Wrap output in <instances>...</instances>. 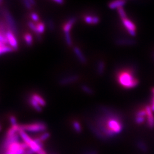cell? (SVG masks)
<instances>
[{"label":"cell","mask_w":154,"mask_h":154,"mask_svg":"<svg viewBox=\"0 0 154 154\" xmlns=\"http://www.w3.org/2000/svg\"><path fill=\"white\" fill-rule=\"evenodd\" d=\"M107 139L121 133L124 124L121 115L116 111L102 107L92 123Z\"/></svg>","instance_id":"1"},{"label":"cell","mask_w":154,"mask_h":154,"mask_svg":"<svg viewBox=\"0 0 154 154\" xmlns=\"http://www.w3.org/2000/svg\"><path fill=\"white\" fill-rule=\"evenodd\" d=\"M116 79L119 85L126 89L135 88L139 84V80L132 68H124L119 70L117 73Z\"/></svg>","instance_id":"2"},{"label":"cell","mask_w":154,"mask_h":154,"mask_svg":"<svg viewBox=\"0 0 154 154\" xmlns=\"http://www.w3.org/2000/svg\"><path fill=\"white\" fill-rule=\"evenodd\" d=\"M20 128L26 132L28 131L32 133H44L46 132L47 129L46 124L42 122H37L30 124H21L20 125Z\"/></svg>","instance_id":"3"},{"label":"cell","mask_w":154,"mask_h":154,"mask_svg":"<svg viewBox=\"0 0 154 154\" xmlns=\"http://www.w3.org/2000/svg\"><path fill=\"white\" fill-rule=\"evenodd\" d=\"M2 14L5 19V21L8 25V27L11 29V32L14 33L16 36L18 35V30L16 21L11 15L10 11L8 9H3L2 11Z\"/></svg>","instance_id":"4"},{"label":"cell","mask_w":154,"mask_h":154,"mask_svg":"<svg viewBox=\"0 0 154 154\" xmlns=\"http://www.w3.org/2000/svg\"><path fill=\"white\" fill-rule=\"evenodd\" d=\"M121 20L123 25L127 30L129 34L132 37H135L136 34V26L134 24V23L128 18L122 19Z\"/></svg>","instance_id":"5"},{"label":"cell","mask_w":154,"mask_h":154,"mask_svg":"<svg viewBox=\"0 0 154 154\" xmlns=\"http://www.w3.org/2000/svg\"><path fill=\"white\" fill-rule=\"evenodd\" d=\"M6 36L8 38L9 46L13 49L14 51L18 50L19 46L16 35L13 33L11 30H9L6 33Z\"/></svg>","instance_id":"6"},{"label":"cell","mask_w":154,"mask_h":154,"mask_svg":"<svg viewBox=\"0 0 154 154\" xmlns=\"http://www.w3.org/2000/svg\"><path fill=\"white\" fill-rule=\"evenodd\" d=\"M145 110L147 113V126L150 129L154 128V116L153 115V111L150 106H146Z\"/></svg>","instance_id":"7"},{"label":"cell","mask_w":154,"mask_h":154,"mask_svg":"<svg viewBox=\"0 0 154 154\" xmlns=\"http://www.w3.org/2000/svg\"><path fill=\"white\" fill-rule=\"evenodd\" d=\"M79 79V77L78 75H73L69 77H65L64 78H62L59 81V84L61 85H67L77 82Z\"/></svg>","instance_id":"8"},{"label":"cell","mask_w":154,"mask_h":154,"mask_svg":"<svg viewBox=\"0 0 154 154\" xmlns=\"http://www.w3.org/2000/svg\"><path fill=\"white\" fill-rule=\"evenodd\" d=\"M115 44L119 46H132L136 44V41L130 38H119L115 41Z\"/></svg>","instance_id":"9"},{"label":"cell","mask_w":154,"mask_h":154,"mask_svg":"<svg viewBox=\"0 0 154 154\" xmlns=\"http://www.w3.org/2000/svg\"><path fill=\"white\" fill-rule=\"evenodd\" d=\"M76 22V18L72 17L70 18L63 26V30L65 34L70 33V30L73 26V25Z\"/></svg>","instance_id":"10"},{"label":"cell","mask_w":154,"mask_h":154,"mask_svg":"<svg viewBox=\"0 0 154 154\" xmlns=\"http://www.w3.org/2000/svg\"><path fill=\"white\" fill-rule=\"evenodd\" d=\"M126 3V1L123 0H119V1H115L110 2L108 4V6L110 9H116L117 10L121 8H123Z\"/></svg>","instance_id":"11"},{"label":"cell","mask_w":154,"mask_h":154,"mask_svg":"<svg viewBox=\"0 0 154 154\" xmlns=\"http://www.w3.org/2000/svg\"><path fill=\"white\" fill-rule=\"evenodd\" d=\"M73 50H74V52L76 55L78 59L80 61V62H81L82 64H86L87 62V59H86L85 56L83 55L81 50L77 46L74 47Z\"/></svg>","instance_id":"12"},{"label":"cell","mask_w":154,"mask_h":154,"mask_svg":"<svg viewBox=\"0 0 154 154\" xmlns=\"http://www.w3.org/2000/svg\"><path fill=\"white\" fill-rule=\"evenodd\" d=\"M99 18L96 16L86 15L84 17V21L88 25H97L99 22Z\"/></svg>","instance_id":"13"},{"label":"cell","mask_w":154,"mask_h":154,"mask_svg":"<svg viewBox=\"0 0 154 154\" xmlns=\"http://www.w3.org/2000/svg\"><path fill=\"white\" fill-rule=\"evenodd\" d=\"M18 134L20 135V136L22 138L23 141L24 143H26L28 144H29L30 142L32 141L33 139H32L28 135V134L24 130H23L22 129H21L20 128V130L18 131Z\"/></svg>","instance_id":"14"},{"label":"cell","mask_w":154,"mask_h":154,"mask_svg":"<svg viewBox=\"0 0 154 154\" xmlns=\"http://www.w3.org/2000/svg\"><path fill=\"white\" fill-rule=\"evenodd\" d=\"M32 98L34 99L35 101H37L38 104L41 106V107H45L46 105V102L44 98L43 97H42L40 95H39L37 93H34L31 96H30Z\"/></svg>","instance_id":"15"},{"label":"cell","mask_w":154,"mask_h":154,"mask_svg":"<svg viewBox=\"0 0 154 154\" xmlns=\"http://www.w3.org/2000/svg\"><path fill=\"white\" fill-rule=\"evenodd\" d=\"M29 103L37 112H41L42 111V107L38 104V103L37 101H35L31 97H30L29 99Z\"/></svg>","instance_id":"16"},{"label":"cell","mask_w":154,"mask_h":154,"mask_svg":"<svg viewBox=\"0 0 154 154\" xmlns=\"http://www.w3.org/2000/svg\"><path fill=\"white\" fill-rule=\"evenodd\" d=\"M23 40L25 44L28 46H31L33 45V35L30 33H25L23 35Z\"/></svg>","instance_id":"17"},{"label":"cell","mask_w":154,"mask_h":154,"mask_svg":"<svg viewBox=\"0 0 154 154\" xmlns=\"http://www.w3.org/2000/svg\"><path fill=\"white\" fill-rule=\"evenodd\" d=\"M97 70L99 76H102L104 74L105 70V64L103 61H98Z\"/></svg>","instance_id":"18"},{"label":"cell","mask_w":154,"mask_h":154,"mask_svg":"<svg viewBox=\"0 0 154 154\" xmlns=\"http://www.w3.org/2000/svg\"><path fill=\"white\" fill-rule=\"evenodd\" d=\"M136 146L138 147V148L143 153H147L148 151V147L146 145V144L144 143L143 141H139L138 142H137L136 143Z\"/></svg>","instance_id":"19"},{"label":"cell","mask_w":154,"mask_h":154,"mask_svg":"<svg viewBox=\"0 0 154 154\" xmlns=\"http://www.w3.org/2000/svg\"><path fill=\"white\" fill-rule=\"evenodd\" d=\"M35 23H36V26H37V30H38V33L41 35L44 34L45 30V24L44 22L40 21Z\"/></svg>","instance_id":"20"},{"label":"cell","mask_w":154,"mask_h":154,"mask_svg":"<svg viewBox=\"0 0 154 154\" xmlns=\"http://www.w3.org/2000/svg\"><path fill=\"white\" fill-rule=\"evenodd\" d=\"M72 126L74 131L77 133H81L82 132V127L80 123L77 121H73L72 122Z\"/></svg>","instance_id":"21"},{"label":"cell","mask_w":154,"mask_h":154,"mask_svg":"<svg viewBox=\"0 0 154 154\" xmlns=\"http://www.w3.org/2000/svg\"><path fill=\"white\" fill-rule=\"evenodd\" d=\"M30 17L32 21L34 23H38V22H40V16L35 12L32 11L30 14Z\"/></svg>","instance_id":"22"},{"label":"cell","mask_w":154,"mask_h":154,"mask_svg":"<svg viewBox=\"0 0 154 154\" xmlns=\"http://www.w3.org/2000/svg\"><path fill=\"white\" fill-rule=\"evenodd\" d=\"M81 89L86 94L88 95H92L93 94V90L90 88L89 86L86 85H83L81 86Z\"/></svg>","instance_id":"23"},{"label":"cell","mask_w":154,"mask_h":154,"mask_svg":"<svg viewBox=\"0 0 154 154\" xmlns=\"http://www.w3.org/2000/svg\"><path fill=\"white\" fill-rule=\"evenodd\" d=\"M50 136V134L49 132H44L42 133L40 136H39V138L40 139V140L42 141V142H44L45 141H46L47 139H49Z\"/></svg>","instance_id":"24"},{"label":"cell","mask_w":154,"mask_h":154,"mask_svg":"<svg viewBox=\"0 0 154 154\" xmlns=\"http://www.w3.org/2000/svg\"><path fill=\"white\" fill-rule=\"evenodd\" d=\"M118 14H119V17H121V20L127 18V15H126V13L124 11V9H123V8H121L118 9Z\"/></svg>","instance_id":"25"},{"label":"cell","mask_w":154,"mask_h":154,"mask_svg":"<svg viewBox=\"0 0 154 154\" xmlns=\"http://www.w3.org/2000/svg\"><path fill=\"white\" fill-rule=\"evenodd\" d=\"M65 40H66L67 45L69 46H71L73 45V42H72V40L71 38L70 33L65 34Z\"/></svg>","instance_id":"26"},{"label":"cell","mask_w":154,"mask_h":154,"mask_svg":"<svg viewBox=\"0 0 154 154\" xmlns=\"http://www.w3.org/2000/svg\"><path fill=\"white\" fill-rule=\"evenodd\" d=\"M147 117H136L135 118V122L137 124H141L143 123L146 121Z\"/></svg>","instance_id":"27"},{"label":"cell","mask_w":154,"mask_h":154,"mask_svg":"<svg viewBox=\"0 0 154 154\" xmlns=\"http://www.w3.org/2000/svg\"><path fill=\"white\" fill-rule=\"evenodd\" d=\"M22 2L23 3V4L24 5V6H25V8L26 9H28V10H32L33 9V5L30 3V1L24 0V1H22Z\"/></svg>","instance_id":"28"},{"label":"cell","mask_w":154,"mask_h":154,"mask_svg":"<svg viewBox=\"0 0 154 154\" xmlns=\"http://www.w3.org/2000/svg\"><path fill=\"white\" fill-rule=\"evenodd\" d=\"M9 121L11 124V126H16L18 125L17 121V118L14 115H11L9 117Z\"/></svg>","instance_id":"29"},{"label":"cell","mask_w":154,"mask_h":154,"mask_svg":"<svg viewBox=\"0 0 154 154\" xmlns=\"http://www.w3.org/2000/svg\"><path fill=\"white\" fill-rule=\"evenodd\" d=\"M49 29L50 31H53L54 30V23L52 20H49L47 22Z\"/></svg>","instance_id":"30"},{"label":"cell","mask_w":154,"mask_h":154,"mask_svg":"<svg viewBox=\"0 0 154 154\" xmlns=\"http://www.w3.org/2000/svg\"><path fill=\"white\" fill-rule=\"evenodd\" d=\"M152 94H153V98L151 100V107L152 110L154 111V88H152Z\"/></svg>","instance_id":"31"},{"label":"cell","mask_w":154,"mask_h":154,"mask_svg":"<svg viewBox=\"0 0 154 154\" xmlns=\"http://www.w3.org/2000/svg\"><path fill=\"white\" fill-rule=\"evenodd\" d=\"M83 154H98V152L97 150H90L85 152Z\"/></svg>","instance_id":"32"},{"label":"cell","mask_w":154,"mask_h":154,"mask_svg":"<svg viewBox=\"0 0 154 154\" xmlns=\"http://www.w3.org/2000/svg\"><path fill=\"white\" fill-rule=\"evenodd\" d=\"M35 154L34 151H33V150L30 148H28V149H27L26 151H25V154Z\"/></svg>","instance_id":"33"},{"label":"cell","mask_w":154,"mask_h":154,"mask_svg":"<svg viewBox=\"0 0 154 154\" xmlns=\"http://www.w3.org/2000/svg\"><path fill=\"white\" fill-rule=\"evenodd\" d=\"M54 2L57 3V4H61V5H62L65 3V1H63V0H54L53 1Z\"/></svg>","instance_id":"34"},{"label":"cell","mask_w":154,"mask_h":154,"mask_svg":"<svg viewBox=\"0 0 154 154\" xmlns=\"http://www.w3.org/2000/svg\"><path fill=\"white\" fill-rule=\"evenodd\" d=\"M29 1H30V3L32 4V5H33V6H34L36 5V2L35 1H34V0H29Z\"/></svg>","instance_id":"35"},{"label":"cell","mask_w":154,"mask_h":154,"mask_svg":"<svg viewBox=\"0 0 154 154\" xmlns=\"http://www.w3.org/2000/svg\"><path fill=\"white\" fill-rule=\"evenodd\" d=\"M3 2H4V1H1V0H0V6H1V5H2Z\"/></svg>","instance_id":"36"},{"label":"cell","mask_w":154,"mask_h":154,"mask_svg":"<svg viewBox=\"0 0 154 154\" xmlns=\"http://www.w3.org/2000/svg\"><path fill=\"white\" fill-rule=\"evenodd\" d=\"M1 130H2V126H1V125L0 124V131H1Z\"/></svg>","instance_id":"37"},{"label":"cell","mask_w":154,"mask_h":154,"mask_svg":"<svg viewBox=\"0 0 154 154\" xmlns=\"http://www.w3.org/2000/svg\"><path fill=\"white\" fill-rule=\"evenodd\" d=\"M1 33H1V32H0V34H1Z\"/></svg>","instance_id":"38"}]
</instances>
